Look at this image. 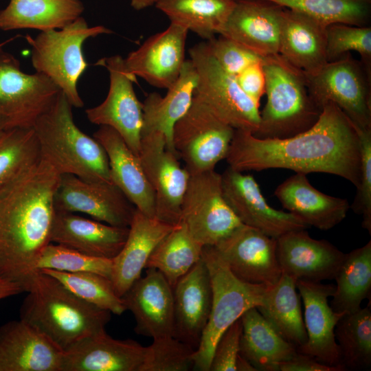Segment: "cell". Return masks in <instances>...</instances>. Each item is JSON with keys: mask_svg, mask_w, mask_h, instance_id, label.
Wrapping results in <instances>:
<instances>
[{"mask_svg": "<svg viewBox=\"0 0 371 371\" xmlns=\"http://www.w3.org/2000/svg\"><path fill=\"white\" fill-rule=\"evenodd\" d=\"M22 292L23 289L19 284L0 278V300Z\"/></svg>", "mask_w": 371, "mask_h": 371, "instance_id": "f907efd6", "label": "cell"}, {"mask_svg": "<svg viewBox=\"0 0 371 371\" xmlns=\"http://www.w3.org/2000/svg\"><path fill=\"white\" fill-rule=\"evenodd\" d=\"M223 197L240 221L277 238L308 226L294 214L270 206L254 177L229 166L221 175Z\"/></svg>", "mask_w": 371, "mask_h": 371, "instance_id": "e0dca14e", "label": "cell"}, {"mask_svg": "<svg viewBox=\"0 0 371 371\" xmlns=\"http://www.w3.org/2000/svg\"><path fill=\"white\" fill-rule=\"evenodd\" d=\"M4 133V131L0 130V138L2 137V135H3Z\"/></svg>", "mask_w": 371, "mask_h": 371, "instance_id": "11a10c76", "label": "cell"}, {"mask_svg": "<svg viewBox=\"0 0 371 371\" xmlns=\"http://www.w3.org/2000/svg\"><path fill=\"white\" fill-rule=\"evenodd\" d=\"M232 273L240 280L267 288L282 276L276 238L242 225L212 246Z\"/></svg>", "mask_w": 371, "mask_h": 371, "instance_id": "2e32d148", "label": "cell"}, {"mask_svg": "<svg viewBox=\"0 0 371 371\" xmlns=\"http://www.w3.org/2000/svg\"><path fill=\"white\" fill-rule=\"evenodd\" d=\"M341 364L345 370L371 367V311L366 306L345 313L335 328Z\"/></svg>", "mask_w": 371, "mask_h": 371, "instance_id": "74e56055", "label": "cell"}, {"mask_svg": "<svg viewBox=\"0 0 371 371\" xmlns=\"http://www.w3.org/2000/svg\"><path fill=\"white\" fill-rule=\"evenodd\" d=\"M296 281L282 273L276 284L267 289L261 305L256 308L272 328L297 349L306 342L307 333Z\"/></svg>", "mask_w": 371, "mask_h": 371, "instance_id": "836d02e7", "label": "cell"}, {"mask_svg": "<svg viewBox=\"0 0 371 371\" xmlns=\"http://www.w3.org/2000/svg\"><path fill=\"white\" fill-rule=\"evenodd\" d=\"M276 240L282 273L296 280H333L346 257L332 243L311 238L305 229L286 232Z\"/></svg>", "mask_w": 371, "mask_h": 371, "instance_id": "ffe728a7", "label": "cell"}, {"mask_svg": "<svg viewBox=\"0 0 371 371\" xmlns=\"http://www.w3.org/2000/svg\"><path fill=\"white\" fill-rule=\"evenodd\" d=\"M305 76L309 93L321 109L331 102L357 128L371 130V74L361 61L348 53Z\"/></svg>", "mask_w": 371, "mask_h": 371, "instance_id": "30bf717a", "label": "cell"}, {"mask_svg": "<svg viewBox=\"0 0 371 371\" xmlns=\"http://www.w3.org/2000/svg\"><path fill=\"white\" fill-rule=\"evenodd\" d=\"M41 269L71 273L88 271L111 279L112 260L90 256L50 243L43 249L36 262V270Z\"/></svg>", "mask_w": 371, "mask_h": 371, "instance_id": "7bdbcfd3", "label": "cell"}, {"mask_svg": "<svg viewBox=\"0 0 371 371\" xmlns=\"http://www.w3.org/2000/svg\"><path fill=\"white\" fill-rule=\"evenodd\" d=\"M234 131L194 94L188 111L173 127L172 146L194 175L214 170L226 158Z\"/></svg>", "mask_w": 371, "mask_h": 371, "instance_id": "8fae6325", "label": "cell"}, {"mask_svg": "<svg viewBox=\"0 0 371 371\" xmlns=\"http://www.w3.org/2000/svg\"><path fill=\"white\" fill-rule=\"evenodd\" d=\"M63 352L21 320L0 327V371H61Z\"/></svg>", "mask_w": 371, "mask_h": 371, "instance_id": "d4e9b609", "label": "cell"}, {"mask_svg": "<svg viewBox=\"0 0 371 371\" xmlns=\"http://www.w3.org/2000/svg\"><path fill=\"white\" fill-rule=\"evenodd\" d=\"M197 81L193 63L190 59L186 60L178 78L167 89L164 97L155 92L149 93L142 103L141 136L154 131L162 133L166 137L167 148L177 155L172 141L173 127L190 107Z\"/></svg>", "mask_w": 371, "mask_h": 371, "instance_id": "4dcf8cb0", "label": "cell"}, {"mask_svg": "<svg viewBox=\"0 0 371 371\" xmlns=\"http://www.w3.org/2000/svg\"><path fill=\"white\" fill-rule=\"evenodd\" d=\"M80 0H10L0 10V30L61 29L80 16Z\"/></svg>", "mask_w": 371, "mask_h": 371, "instance_id": "1f68e13d", "label": "cell"}, {"mask_svg": "<svg viewBox=\"0 0 371 371\" xmlns=\"http://www.w3.org/2000/svg\"><path fill=\"white\" fill-rule=\"evenodd\" d=\"M59 282L82 300L115 315L126 311L122 297L115 293L110 278L98 273L64 272L41 269Z\"/></svg>", "mask_w": 371, "mask_h": 371, "instance_id": "ab89813d", "label": "cell"}, {"mask_svg": "<svg viewBox=\"0 0 371 371\" xmlns=\"http://www.w3.org/2000/svg\"><path fill=\"white\" fill-rule=\"evenodd\" d=\"M209 49L218 65L227 73L236 76L262 57L251 52L232 40L220 35L207 41Z\"/></svg>", "mask_w": 371, "mask_h": 371, "instance_id": "bcb514c9", "label": "cell"}, {"mask_svg": "<svg viewBox=\"0 0 371 371\" xmlns=\"http://www.w3.org/2000/svg\"><path fill=\"white\" fill-rule=\"evenodd\" d=\"M27 292L19 318L63 352L81 339L105 330L111 313L77 297L60 282L35 271L23 286Z\"/></svg>", "mask_w": 371, "mask_h": 371, "instance_id": "3957f363", "label": "cell"}, {"mask_svg": "<svg viewBox=\"0 0 371 371\" xmlns=\"http://www.w3.org/2000/svg\"><path fill=\"white\" fill-rule=\"evenodd\" d=\"M172 294V336L196 350L207 324L212 302L210 276L202 256L177 280Z\"/></svg>", "mask_w": 371, "mask_h": 371, "instance_id": "7402d4cb", "label": "cell"}, {"mask_svg": "<svg viewBox=\"0 0 371 371\" xmlns=\"http://www.w3.org/2000/svg\"><path fill=\"white\" fill-rule=\"evenodd\" d=\"M60 175L41 158L0 187V278L25 283L51 243ZM24 291V289H23Z\"/></svg>", "mask_w": 371, "mask_h": 371, "instance_id": "7a4b0ae2", "label": "cell"}, {"mask_svg": "<svg viewBox=\"0 0 371 371\" xmlns=\"http://www.w3.org/2000/svg\"><path fill=\"white\" fill-rule=\"evenodd\" d=\"M195 349L173 336L153 339L146 347L140 371H188L193 370Z\"/></svg>", "mask_w": 371, "mask_h": 371, "instance_id": "ee69618b", "label": "cell"}, {"mask_svg": "<svg viewBox=\"0 0 371 371\" xmlns=\"http://www.w3.org/2000/svg\"><path fill=\"white\" fill-rule=\"evenodd\" d=\"M203 247L179 223L159 242L149 257L145 269L159 271L172 288L202 256Z\"/></svg>", "mask_w": 371, "mask_h": 371, "instance_id": "8d00e7d4", "label": "cell"}, {"mask_svg": "<svg viewBox=\"0 0 371 371\" xmlns=\"http://www.w3.org/2000/svg\"><path fill=\"white\" fill-rule=\"evenodd\" d=\"M330 305L337 313H350L361 308L371 291V241L346 254L335 277Z\"/></svg>", "mask_w": 371, "mask_h": 371, "instance_id": "d590c367", "label": "cell"}, {"mask_svg": "<svg viewBox=\"0 0 371 371\" xmlns=\"http://www.w3.org/2000/svg\"><path fill=\"white\" fill-rule=\"evenodd\" d=\"M93 137L106 153L111 181L137 210L149 217H155V193L139 157L120 134L109 126H100Z\"/></svg>", "mask_w": 371, "mask_h": 371, "instance_id": "f1b7e54d", "label": "cell"}, {"mask_svg": "<svg viewBox=\"0 0 371 371\" xmlns=\"http://www.w3.org/2000/svg\"><path fill=\"white\" fill-rule=\"evenodd\" d=\"M58 30L41 31L36 38L25 36L31 46L32 65L36 72L47 76L60 88L73 106L81 108L84 102L77 82L87 66L83 43L112 31L103 25L89 27L82 16Z\"/></svg>", "mask_w": 371, "mask_h": 371, "instance_id": "52a82bcc", "label": "cell"}, {"mask_svg": "<svg viewBox=\"0 0 371 371\" xmlns=\"http://www.w3.org/2000/svg\"><path fill=\"white\" fill-rule=\"evenodd\" d=\"M225 159L244 172L281 168L339 176L356 188L361 177L357 128L334 103L322 106L317 122L307 131L284 139H260L250 131H234Z\"/></svg>", "mask_w": 371, "mask_h": 371, "instance_id": "6da1fadb", "label": "cell"}, {"mask_svg": "<svg viewBox=\"0 0 371 371\" xmlns=\"http://www.w3.org/2000/svg\"><path fill=\"white\" fill-rule=\"evenodd\" d=\"M14 38H10V39H9V40H7V41H3V42H1V43H0V45H3V44H6V43H8V42H10V41H12V40H14Z\"/></svg>", "mask_w": 371, "mask_h": 371, "instance_id": "db71d44e", "label": "cell"}, {"mask_svg": "<svg viewBox=\"0 0 371 371\" xmlns=\"http://www.w3.org/2000/svg\"><path fill=\"white\" fill-rule=\"evenodd\" d=\"M302 13L324 26L346 23L368 26L370 0H265Z\"/></svg>", "mask_w": 371, "mask_h": 371, "instance_id": "f35d334b", "label": "cell"}, {"mask_svg": "<svg viewBox=\"0 0 371 371\" xmlns=\"http://www.w3.org/2000/svg\"><path fill=\"white\" fill-rule=\"evenodd\" d=\"M342 371L337 367L329 366L307 355L297 352L289 359L278 365V371Z\"/></svg>", "mask_w": 371, "mask_h": 371, "instance_id": "681fc988", "label": "cell"}, {"mask_svg": "<svg viewBox=\"0 0 371 371\" xmlns=\"http://www.w3.org/2000/svg\"><path fill=\"white\" fill-rule=\"evenodd\" d=\"M146 348L131 339H114L104 330L63 351L61 371H140Z\"/></svg>", "mask_w": 371, "mask_h": 371, "instance_id": "603a6c76", "label": "cell"}, {"mask_svg": "<svg viewBox=\"0 0 371 371\" xmlns=\"http://www.w3.org/2000/svg\"><path fill=\"white\" fill-rule=\"evenodd\" d=\"M188 30L171 23L164 31L150 36L124 58L128 73L151 86L168 89L178 78L185 59Z\"/></svg>", "mask_w": 371, "mask_h": 371, "instance_id": "ac0fdd59", "label": "cell"}, {"mask_svg": "<svg viewBox=\"0 0 371 371\" xmlns=\"http://www.w3.org/2000/svg\"><path fill=\"white\" fill-rule=\"evenodd\" d=\"M326 27L307 15L283 8L279 54L305 74L317 71L328 63Z\"/></svg>", "mask_w": 371, "mask_h": 371, "instance_id": "f546056e", "label": "cell"}, {"mask_svg": "<svg viewBox=\"0 0 371 371\" xmlns=\"http://www.w3.org/2000/svg\"><path fill=\"white\" fill-rule=\"evenodd\" d=\"M159 0H131V5L136 10H141L153 5H155Z\"/></svg>", "mask_w": 371, "mask_h": 371, "instance_id": "f5cc1de1", "label": "cell"}, {"mask_svg": "<svg viewBox=\"0 0 371 371\" xmlns=\"http://www.w3.org/2000/svg\"><path fill=\"white\" fill-rule=\"evenodd\" d=\"M179 223L203 247L216 245L243 225L226 203L221 175L214 170L190 175Z\"/></svg>", "mask_w": 371, "mask_h": 371, "instance_id": "7c38bea8", "label": "cell"}, {"mask_svg": "<svg viewBox=\"0 0 371 371\" xmlns=\"http://www.w3.org/2000/svg\"><path fill=\"white\" fill-rule=\"evenodd\" d=\"M328 62L342 58L352 51L361 56V62L371 74V27L346 23H333L326 27Z\"/></svg>", "mask_w": 371, "mask_h": 371, "instance_id": "b9f144b4", "label": "cell"}, {"mask_svg": "<svg viewBox=\"0 0 371 371\" xmlns=\"http://www.w3.org/2000/svg\"><path fill=\"white\" fill-rule=\"evenodd\" d=\"M240 317L239 354L257 370L278 371V365L297 352L296 348L272 328L256 307L248 309Z\"/></svg>", "mask_w": 371, "mask_h": 371, "instance_id": "d6a6232c", "label": "cell"}, {"mask_svg": "<svg viewBox=\"0 0 371 371\" xmlns=\"http://www.w3.org/2000/svg\"><path fill=\"white\" fill-rule=\"evenodd\" d=\"M189 55L198 76L194 95L234 129L255 133L260 124L259 106L243 91L235 76L218 65L207 41L194 45Z\"/></svg>", "mask_w": 371, "mask_h": 371, "instance_id": "ba28073f", "label": "cell"}, {"mask_svg": "<svg viewBox=\"0 0 371 371\" xmlns=\"http://www.w3.org/2000/svg\"><path fill=\"white\" fill-rule=\"evenodd\" d=\"M175 225L149 217L136 208L125 243L112 259L111 280L119 297L141 277L152 252Z\"/></svg>", "mask_w": 371, "mask_h": 371, "instance_id": "484cf974", "label": "cell"}, {"mask_svg": "<svg viewBox=\"0 0 371 371\" xmlns=\"http://www.w3.org/2000/svg\"><path fill=\"white\" fill-rule=\"evenodd\" d=\"M262 67L267 102L253 135L260 139H284L311 128L322 109L309 93L304 72L279 54L262 58Z\"/></svg>", "mask_w": 371, "mask_h": 371, "instance_id": "5b68a950", "label": "cell"}, {"mask_svg": "<svg viewBox=\"0 0 371 371\" xmlns=\"http://www.w3.org/2000/svg\"><path fill=\"white\" fill-rule=\"evenodd\" d=\"M235 78L243 91L260 106V99L265 93L262 59L245 68Z\"/></svg>", "mask_w": 371, "mask_h": 371, "instance_id": "c3c4849f", "label": "cell"}, {"mask_svg": "<svg viewBox=\"0 0 371 371\" xmlns=\"http://www.w3.org/2000/svg\"><path fill=\"white\" fill-rule=\"evenodd\" d=\"M202 258L210 276L212 302L207 324L194 354L193 370L210 371L221 335L246 311L261 305L267 288L236 278L212 246L203 247Z\"/></svg>", "mask_w": 371, "mask_h": 371, "instance_id": "8992f818", "label": "cell"}, {"mask_svg": "<svg viewBox=\"0 0 371 371\" xmlns=\"http://www.w3.org/2000/svg\"><path fill=\"white\" fill-rule=\"evenodd\" d=\"M57 212H82L96 221L129 227L135 205L112 181H88L74 175H60L54 195Z\"/></svg>", "mask_w": 371, "mask_h": 371, "instance_id": "9a60e30c", "label": "cell"}, {"mask_svg": "<svg viewBox=\"0 0 371 371\" xmlns=\"http://www.w3.org/2000/svg\"><path fill=\"white\" fill-rule=\"evenodd\" d=\"M238 0H159L155 6L171 23L209 41L220 34Z\"/></svg>", "mask_w": 371, "mask_h": 371, "instance_id": "e575fe53", "label": "cell"}, {"mask_svg": "<svg viewBox=\"0 0 371 371\" xmlns=\"http://www.w3.org/2000/svg\"><path fill=\"white\" fill-rule=\"evenodd\" d=\"M282 207L308 227L328 230L346 216L350 204L347 199L324 194L316 189L306 175L295 172L275 190Z\"/></svg>", "mask_w": 371, "mask_h": 371, "instance_id": "4316f807", "label": "cell"}, {"mask_svg": "<svg viewBox=\"0 0 371 371\" xmlns=\"http://www.w3.org/2000/svg\"><path fill=\"white\" fill-rule=\"evenodd\" d=\"M60 91L33 129L41 157L61 175H74L88 181H110L106 153L94 138L84 133L73 120L72 109Z\"/></svg>", "mask_w": 371, "mask_h": 371, "instance_id": "277c9868", "label": "cell"}, {"mask_svg": "<svg viewBox=\"0 0 371 371\" xmlns=\"http://www.w3.org/2000/svg\"><path fill=\"white\" fill-rule=\"evenodd\" d=\"M282 10L265 0H238L219 35L262 58L278 54Z\"/></svg>", "mask_w": 371, "mask_h": 371, "instance_id": "cb8c5ba5", "label": "cell"}, {"mask_svg": "<svg viewBox=\"0 0 371 371\" xmlns=\"http://www.w3.org/2000/svg\"><path fill=\"white\" fill-rule=\"evenodd\" d=\"M138 157L155 193V217L178 224L190 175L181 166L178 156L167 148L165 135L158 131L141 136Z\"/></svg>", "mask_w": 371, "mask_h": 371, "instance_id": "4fadbf2b", "label": "cell"}, {"mask_svg": "<svg viewBox=\"0 0 371 371\" xmlns=\"http://www.w3.org/2000/svg\"><path fill=\"white\" fill-rule=\"evenodd\" d=\"M128 227L111 225L72 212L56 211L51 243L84 254L112 260L126 240Z\"/></svg>", "mask_w": 371, "mask_h": 371, "instance_id": "83f0119b", "label": "cell"}, {"mask_svg": "<svg viewBox=\"0 0 371 371\" xmlns=\"http://www.w3.org/2000/svg\"><path fill=\"white\" fill-rule=\"evenodd\" d=\"M296 286L303 300L307 333L306 342L297 351L323 364L345 370L335 336V326L345 313L334 311L328 302L334 293L335 285L298 280Z\"/></svg>", "mask_w": 371, "mask_h": 371, "instance_id": "d6986e66", "label": "cell"}, {"mask_svg": "<svg viewBox=\"0 0 371 371\" xmlns=\"http://www.w3.org/2000/svg\"><path fill=\"white\" fill-rule=\"evenodd\" d=\"M122 299L134 316L137 334L153 339L172 336V288L159 271L147 268Z\"/></svg>", "mask_w": 371, "mask_h": 371, "instance_id": "44dd1931", "label": "cell"}, {"mask_svg": "<svg viewBox=\"0 0 371 371\" xmlns=\"http://www.w3.org/2000/svg\"><path fill=\"white\" fill-rule=\"evenodd\" d=\"M40 158L39 146L33 128L4 132L0 138V187Z\"/></svg>", "mask_w": 371, "mask_h": 371, "instance_id": "60d3db41", "label": "cell"}, {"mask_svg": "<svg viewBox=\"0 0 371 371\" xmlns=\"http://www.w3.org/2000/svg\"><path fill=\"white\" fill-rule=\"evenodd\" d=\"M0 45V130L32 128L53 104L60 88L47 76L22 71L20 62Z\"/></svg>", "mask_w": 371, "mask_h": 371, "instance_id": "9c48e42d", "label": "cell"}, {"mask_svg": "<svg viewBox=\"0 0 371 371\" xmlns=\"http://www.w3.org/2000/svg\"><path fill=\"white\" fill-rule=\"evenodd\" d=\"M242 331L240 317L223 333L215 346L210 371H236Z\"/></svg>", "mask_w": 371, "mask_h": 371, "instance_id": "7dc6e473", "label": "cell"}, {"mask_svg": "<svg viewBox=\"0 0 371 371\" xmlns=\"http://www.w3.org/2000/svg\"><path fill=\"white\" fill-rule=\"evenodd\" d=\"M236 371H258L245 358L238 355L236 362Z\"/></svg>", "mask_w": 371, "mask_h": 371, "instance_id": "816d5d0a", "label": "cell"}, {"mask_svg": "<svg viewBox=\"0 0 371 371\" xmlns=\"http://www.w3.org/2000/svg\"><path fill=\"white\" fill-rule=\"evenodd\" d=\"M109 73V89L105 100L85 111L88 120L116 131L138 157L143 124V104L133 88L136 77L128 73L120 55L101 60Z\"/></svg>", "mask_w": 371, "mask_h": 371, "instance_id": "5bb4252c", "label": "cell"}, {"mask_svg": "<svg viewBox=\"0 0 371 371\" xmlns=\"http://www.w3.org/2000/svg\"><path fill=\"white\" fill-rule=\"evenodd\" d=\"M361 147V177L350 207L362 216L361 226L371 234V130L357 128Z\"/></svg>", "mask_w": 371, "mask_h": 371, "instance_id": "f6af8a7d", "label": "cell"}]
</instances>
